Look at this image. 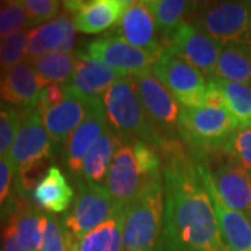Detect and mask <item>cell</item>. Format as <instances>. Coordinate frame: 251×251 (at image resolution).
<instances>
[{
  "label": "cell",
  "mask_w": 251,
  "mask_h": 251,
  "mask_svg": "<svg viewBox=\"0 0 251 251\" xmlns=\"http://www.w3.org/2000/svg\"><path fill=\"white\" fill-rule=\"evenodd\" d=\"M161 158L165 201L158 251H227L197 162L181 141Z\"/></svg>",
  "instance_id": "6da1fadb"
},
{
  "label": "cell",
  "mask_w": 251,
  "mask_h": 251,
  "mask_svg": "<svg viewBox=\"0 0 251 251\" xmlns=\"http://www.w3.org/2000/svg\"><path fill=\"white\" fill-rule=\"evenodd\" d=\"M161 153L138 140H122L110 165L105 188L117 205H130L148 186L162 179Z\"/></svg>",
  "instance_id": "7a4b0ae2"
},
{
  "label": "cell",
  "mask_w": 251,
  "mask_h": 251,
  "mask_svg": "<svg viewBox=\"0 0 251 251\" xmlns=\"http://www.w3.org/2000/svg\"><path fill=\"white\" fill-rule=\"evenodd\" d=\"M109 127L122 140H138L153 147L161 153L172 143L162 137L147 116L140 100L135 77L127 75L117 80L103 95Z\"/></svg>",
  "instance_id": "3957f363"
},
{
  "label": "cell",
  "mask_w": 251,
  "mask_h": 251,
  "mask_svg": "<svg viewBox=\"0 0 251 251\" xmlns=\"http://www.w3.org/2000/svg\"><path fill=\"white\" fill-rule=\"evenodd\" d=\"M236 130V122L227 109L181 108L179 140L194 161H205L221 152L224 144Z\"/></svg>",
  "instance_id": "277c9868"
},
{
  "label": "cell",
  "mask_w": 251,
  "mask_h": 251,
  "mask_svg": "<svg viewBox=\"0 0 251 251\" xmlns=\"http://www.w3.org/2000/svg\"><path fill=\"white\" fill-rule=\"evenodd\" d=\"M163 179L153 181L126 206L122 251H158L163 219Z\"/></svg>",
  "instance_id": "5b68a950"
},
{
  "label": "cell",
  "mask_w": 251,
  "mask_h": 251,
  "mask_svg": "<svg viewBox=\"0 0 251 251\" xmlns=\"http://www.w3.org/2000/svg\"><path fill=\"white\" fill-rule=\"evenodd\" d=\"M193 24L221 44H251V1H225L200 7Z\"/></svg>",
  "instance_id": "8992f818"
},
{
  "label": "cell",
  "mask_w": 251,
  "mask_h": 251,
  "mask_svg": "<svg viewBox=\"0 0 251 251\" xmlns=\"http://www.w3.org/2000/svg\"><path fill=\"white\" fill-rule=\"evenodd\" d=\"M77 194L73 205L62 218L64 233L73 240H80L85 234L102 225L115 212L117 205L103 186L88 183L82 177L75 179Z\"/></svg>",
  "instance_id": "52a82bcc"
},
{
  "label": "cell",
  "mask_w": 251,
  "mask_h": 251,
  "mask_svg": "<svg viewBox=\"0 0 251 251\" xmlns=\"http://www.w3.org/2000/svg\"><path fill=\"white\" fill-rule=\"evenodd\" d=\"M197 162L206 163L216 194L225 205L251 222V172L222 152Z\"/></svg>",
  "instance_id": "ba28073f"
},
{
  "label": "cell",
  "mask_w": 251,
  "mask_h": 251,
  "mask_svg": "<svg viewBox=\"0 0 251 251\" xmlns=\"http://www.w3.org/2000/svg\"><path fill=\"white\" fill-rule=\"evenodd\" d=\"M151 72L181 108H200L204 105L208 78L193 66L165 52L158 57Z\"/></svg>",
  "instance_id": "9c48e42d"
},
{
  "label": "cell",
  "mask_w": 251,
  "mask_h": 251,
  "mask_svg": "<svg viewBox=\"0 0 251 251\" xmlns=\"http://www.w3.org/2000/svg\"><path fill=\"white\" fill-rule=\"evenodd\" d=\"M135 77V85L140 100L158 133L168 141L179 140V119L181 106L165 88L151 70Z\"/></svg>",
  "instance_id": "30bf717a"
},
{
  "label": "cell",
  "mask_w": 251,
  "mask_h": 251,
  "mask_svg": "<svg viewBox=\"0 0 251 251\" xmlns=\"http://www.w3.org/2000/svg\"><path fill=\"white\" fill-rule=\"evenodd\" d=\"M224 46L200 31L191 21H184L166 41L165 52L176 56L202 74L214 77Z\"/></svg>",
  "instance_id": "8fae6325"
},
{
  "label": "cell",
  "mask_w": 251,
  "mask_h": 251,
  "mask_svg": "<svg viewBox=\"0 0 251 251\" xmlns=\"http://www.w3.org/2000/svg\"><path fill=\"white\" fill-rule=\"evenodd\" d=\"M78 53L102 62L125 77H134L148 72L158 60V56L130 45L115 34H108L94 39Z\"/></svg>",
  "instance_id": "7c38bea8"
},
{
  "label": "cell",
  "mask_w": 251,
  "mask_h": 251,
  "mask_svg": "<svg viewBox=\"0 0 251 251\" xmlns=\"http://www.w3.org/2000/svg\"><path fill=\"white\" fill-rule=\"evenodd\" d=\"M23 116L17 137L7 155L16 172L36 161L52 158L54 150L41 112L32 109L24 112Z\"/></svg>",
  "instance_id": "4fadbf2b"
},
{
  "label": "cell",
  "mask_w": 251,
  "mask_h": 251,
  "mask_svg": "<svg viewBox=\"0 0 251 251\" xmlns=\"http://www.w3.org/2000/svg\"><path fill=\"white\" fill-rule=\"evenodd\" d=\"M62 4L77 31L100 34L117 27L131 0H69Z\"/></svg>",
  "instance_id": "5bb4252c"
},
{
  "label": "cell",
  "mask_w": 251,
  "mask_h": 251,
  "mask_svg": "<svg viewBox=\"0 0 251 251\" xmlns=\"http://www.w3.org/2000/svg\"><path fill=\"white\" fill-rule=\"evenodd\" d=\"M108 127V117L102 98H94L87 117L64 144L63 163L74 179L80 177L85 155Z\"/></svg>",
  "instance_id": "9a60e30c"
},
{
  "label": "cell",
  "mask_w": 251,
  "mask_h": 251,
  "mask_svg": "<svg viewBox=\"0 0 251 251\" xmlns=\"http://www.w3.org/2000/svg\"><path fill=\"white\" fill-rule=\"evenodd\" d=\"M112 34L125 39L130 45L158 57L165 53L163 39L156 28L151 11L147 7L145 0L131 1L115 28V32Z\"/></svg>",
  "instance_id": "2e32d148"
},
{
  "label": "cell",
  "mask_w": 251,
  "mask_h": 251,
  "mask_svg": "<svg viewBox=\"0 0 251 251\" xmlns=\"http://www.w3.org/2000/svg\"><path fill=\"white\" fill-rule=\"evenodd\" d=\"M197 165L202 183L215 208L216 218L227 251H251V222L243 214L229 209L221 201L214 188L205 162H197Z\"/></svg>",
  "instance_id": "e0dca14e"
},
{
  "label": "cell",
  "mask_w": 251,
  "mask_h": 251,
  "mask_svg": "<svg viewBox=\"0 0 251 251\" xmlns=\"http://www.w3.org/2000/svg\"><path fill=\"white\" fill-rule=\"evenodd\" d=\"M75 31L72 17L66 11L42 25L29 28L28 59L49 52L72 53L75 46Z\"/></svg>",
  "instance_id": "ac0fdd59"
},
{
  "label": "cell",
  "mask_w": 251,
  "mask_h": 251,
  "mask_svg": "<svg viewBox=\"0 0 251 251\" xmlns=\"http://www.w3.org/2000/svg\"><path fill=\"white\" fill-rule=\"evenodd\" d=\"M66 90V88H64ZM67 97L60 105L41 112L44 125L54 147H62L84 122L94 98H85L66 90Z\"/></svg>",
  "instance_id": "d6986e66"
},
{
  "label": "cell",
  "mask_w": 251,
  "mask_h": 251,
  "mask_svg": "<svg viewBox=\"0 0 251 251\" xmlns=\"http://www.w3.org/2000/svg\"><path fill=\"white\" fill-rule=\"evenodd\" d=\"M122 77L125 75L102 62L77 53V63L72 78L63 85L67 91L81 97L100 98V95H103Z\"/></svg>",
  "instance_id": "ffe728a7"
},
{
  "label": "cell",
  "mask_w": 251,
  "mask_h": 251,
  "mask_svg": "<svg viewBox=\"0 0 251 251\" xmlns=\"http://www.w3.org/2000/svg\"><path fill=\"white\" fill-rule=\"evenodd\" d=\"M41 85L31 64L23 62L0 74V99L23 109H36Z\"/></svg>",
  "instance_id": "44dd1931"
},
{
  "label": "cell",
  "mask_w": 251,
  "mask_h": 251,
  "mask_svg": "<svg viewBox=\"0 0 251 251\" xmlns=\"http://www.w3.org/2000/svg\"><path fill=\"white\" fill-rule=\"evenodd\" d=\"M31 198L39 209L48 211V214H59L69 211L74 200V191L66 175L52 165L45 177L32 190Z\"/></svg>",
  "instance_id": "7402d4cb"
},
{
  "label": "cell",
  "mask_w": 251,
  "mask_h": 251,
  "mask_svg": "<svg viewBox=\"0 0 251 251\" xmlns=\"http://www.w3.org/2000/svg\"><path fill=\"white\" fill-rule=\"evenodd\" d=\"M120 143L122 138L110 127H108L85 155L80 177L88 183L105 187L110 165L113 162Z\"/></svg>",
  "instance_id": "603a6c76"
},
{
  "label": "cell",
  "mask_w": 251,
  "mask_h": 251,
  "mask_svg": "<svg viewBox=\"0 0 251 251\" xmlns=\"http://www.w3.org/2000/svg\"><path fill=\"white\" fill-rule=\"evenodd\" d=\"M45 212L23 201H14L9 221L16 227L17 240L24 251H39L44 236Z\"/></svg>",
  "instance_id": "cb8c5ba5"
},
{
  "label": "cell",
  "mask_w": 251,
  "mask_h": 251,
  "mask_svg": "<svg viewBox=\"0 0 251 251\" xmlns=\"http://www.w3.org/2000/svg\"><path fill=\"white\" fill-rule=\"evenodd\" d=\"M145 3L152 14L165 45L180 24L186 21L184 18L187 16L191 17L198 7V3L186 0H145Z\"/></svg>",
  "instance_id": "d4e9b609"
},
{
  "label": "cell",
  "mask_w": 251,
  "mask_h": 251,
  "mask_svg": "<svg viewBox=\"0 0 251 251\" xmlns=\"http://www.w3.org/2000/svg\"><path fill=\"white\" fill-rule=\"evenodd\" d=\"M215 77L229 82L251 84V44H226L218 60Z\"/></svg>",
  "instance_id": "484cf974"
},
{
  "label": "cell",
  "mask_w": 251,
  "mask_h": 251,
  "mask_svg": "<svg viewBox=\"0 0 251 251\" xmlns=\"http://www.w3.org/2000/svg\"><path fill=\"white\" fill-rule=\"evenodd\" d=\"M125 209V206H117L103 224L81 237L77 242L78 251H122Z\"/></svg>",
  "instance_id": "4316f807"
},
{
  "label": "cell",
  "mask_w": 251,
  "mask_h": 251,
  "mask_svg": "<svg viewBox=\"0 0 251 251\" xmlns=\"http://www.w3.org/2000/svg\"><path fill=\"white\" fill-rule=\"evenodd\" d=\"M28 63L34 69L42 90L48 84H66L72 78L77 63V53L49 52L34 59H28Z\"/></svg>",
  "instance_id": "83f0119b"
},
{
  "label": "cell",
  "mask_w": 251,
  "mask_h": 251,
  "mask_svg": "<svg viewBox=\"0 0 251 251\" xmlns=\"http://www.w3.org/2000/svg\"><path fill=\"white\" fill-rule=\"evenodd\" d=\"M219 80L226 100V109L236 122L237 130L251 128V87L246 84L229 82L222 78Z\"/></svg>",
  "instance_id": "f1b7e54d"
},
{
  "label": "cell",
  "mask_w": 251,
  "mask_h": 251,
  "mask_svg": "<svg viewBox=\"0 0 251 251\" xmlns=\"http://www.w3.org/2000/svg\"><path fill=\"white\" fill-rule=\"evenodd\" d=\"M28 32L25 28L17 34L0 38V74L17 66L28 56Z\"/></svg>",
  "instance_id": "f546056e"
},
{
  "label": "cell",
  "mask_w": 251,
  "mask_h": 251,
  "mask_svg": "<svg viewBox=\"0 0 251 251\" xmlns=\"http://www.w3.org/2000/svg\"><path fill=\"white\" fill-rule=\"evenodd\" d=\"M221 152L251 172V128H239L227 138Z\"/></svg>",
  "instance_id": "4dcf8cb0"
},
{
  "label": "cell",
  "mask_w": 251,
  "mask_h": 251,
  "mask_svg": "<svg viewBox=\"0 0 251 251\" xmlns=\"http://www.w3.org/2000/svg\"><path fill=\"white\" fill-rule=\"evenodd\" d=\"M27 27V14L20 0L0 3V38L17 34Z\"/></svg>",
  "instance_id": "1f68e13d"
},
{
  "label": "cell",
  "mask_w": 251,
  "mask_h": 251,
  "mask_svg": "<svg viewBox=\"0 0 251 251\" xmlns=\"http://www.w3.org/2000/svg\"><path fill=\"white\" fill-rule=\"evenodd\" d=\"M27 14V27L42 25L59 16L62 3L56 0H21Z\"/></svg>",
  "instance_id": "d6a6232c"
},
{
  "label": "cell",
  "mask_w": 251,
  "mask_h": 251,
  "mask_svg": "<svg viewBox=\"0 0 251 251\" xmlns=\"http://www.w3.org/2000/svg\"><path fill=\"white\" fill-rule=\"evenodd\" d=\"M20 113L7 105H0V158L7 156L20 130Z\"/></svg>",
  "instance_id": "836d02e7"
},
{
  "label": "cell",
  "mask_w": 251,
  "mask_h": 251,
  "mask_svg": "<svg viewBox=\"0 0 251 251\" xmlns=\"http://www.w3.org/2000/svg\"><path fill=\"white\" fill-rule=\"evenodd\" d=\"M39 251H67V239L62 219L53 214L44 216V236Z\"/></svg>",
  "instance_id": "e575fe53"
},
{
  "label": "cell",
  "mask_w": 251,
  "mask_h": 251,
  "mask_svg": "<svg viewBox=\"0 0 251 251\" xmlns=\"http://www.w3.org/2000/svg\"><path fill=\"white\" fill-rule=\"evenodd\" d=\"M16 179V169L9 156L0 158V211L10 202L11 188Z\"/></svg>",
  "instance_id": "d590c367"
},
{
  "label": "cell",
  "mask_w": 251,
  "mask_h": 251,
  "mask_svg": "<svg viewBox=\"0 0 251 251\" xmlns=\"http://www.w3.org/2000/svg\"><path fill=\"white\" fill-rule=\"evenodd\" d=\"M66 97H67V94H66L63 84H48L39 91L36 109L39 112H44L48 109L54 108V106L60 105L66 99Z\"/></svg>",
  "instance_id": "8d00e7d4"
},
{
  "label": "cell",
  "mask_w": 251,
  "mask_h": 251,
  "mask_svg": "<svg viewBox=\"0 0 251 251\" xmlns=\"http://www.w3.org/2000/svg\"><path fill=\"white\" fill-rule=\"evenodd\" d=\"M1 251H24L21 249L20 243L17 240V234H16V227L14 225L9 221L7 226L3 230V247Z\"/></svg>",
  "instance_id": "74e56055"
},
{
  "label": "cell",
  "mask_w": 251,
  "mask_h": 251,
  "mask_svg": "<svg viewBox=\"0 0 251 251\" xmlns=\"http://www.w3.org/2000/svg\"><path fill=\"white\" fill-rule=\"evenodd\" d=\"M66 239H67V251H78L77 240H73L72 237H69L67 234H66Z\"/></svg>",
  "instance_id": "f35d334b"
},
{
  "label": "cell",
  "mask_w": 251,
  "mask_h": 251,
  "mask_svg": "<svg viewBox=\"0 0 251 251\" xmlns=\"http://www.w3.org/2000/svg\"><path fill=\"white\" fill-rule=\"evenodd\" d=\"M250 87H251V84H250Z\"/></svg>",
  "instance_id": "ab89813d"
}]
</instances>
